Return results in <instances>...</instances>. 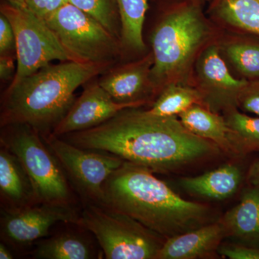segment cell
I'll use <instances>...</instances> for the list:
<instances>
[{"label": "cell", "instance_id": "cell-1", "mask_svg": "<svg viewBox=\"0 0 259 259\" xmlns=\"http://www.w3.org/2000/svg\"><path fill=\"white\" fill-rule=\"evenodd\" d=\"M70 144L115 155L153 172L171 171L218 153V146L188 131L177 116L125 109L101 125L61 136Z\"/></svg>", "mask_w": 259, "mask_h": 259}, {"label": "cell", "instance_id": "cell-2", "mask_svg": "<svg viewBox=\"0 0 259 259\" xmlns=\"http://www.w3.org/2000/svg\"><path fill=\"white\" fill-rule=\"evenodd\" d=\"M104 203L165 239L208 224L209 207L182 198L146 167L124 162L103 186Z\"/></svg>", "mask_w": 259, "mask_h": 259}, {"label": "cell", "instance_id": "cell-3", "mask_svg": "<svg viewBox=\"0 0 259 259\" xmlns=\"http://www.w3.org/2000/svg\"><path fill=\"white\" fill-rule=\"evenodd\" d=\"M106 67L79 61L48 66L10 85L5 93L1 125L24 124L41 135L51 133L72 106L80 86Z\"/></svg>", "mask_w": 259, "mask_h": 259}, {"label": "cell", "instance_id": "cell-4", "mask_svg": "<svg viewBox=\"0 0 259 259\" xmlns=\"http://www.w3.org/2000/svg\"><path fill=\"white\" fill-rule=\"evenodd\" d=\"M210 36L200 0L173 3L151 37L153 64L150 77L154 91L178 83Z\"/></svg>", "mask_w": 259, "mask_h": 259}, {"label": "cell", "instance_id": "cell-5", "mask_svg": "<svg viewBox=\"0 0 259 259\" xmlns=\"http://www.w3.org/2000/svg\"><path fill=\"white\" fill-rule=\"evenodd\" d=\"M1 146L20 160L33 186L38 203L71 204L69 179L41 134L24 124L5 126Z\"/></svg>", "mask_w": 259, "mask_h": 259}, {"label": "cell", "instance_id": "cell-6", "mask_svg": "<svg viewBox=\"0 0 259 259\" xmlns=\"http://www.w3.org/2000/svg\"><path fill=\"white\" fill-rule=\"evenodd\" d=\"M78 226L93 233L107 259H156L164 241L125 213L88 203Z\"/></svg>", "mask_w": 259, "mask_h": 259}, {"label": "cell", "instance_id": "cell-7", "mask_svg": "<svg viewBox=\"0 0 259 259\" xmlns=\"http://www.w3.org/2000/svg\"><path fill=\"white\" fill-rule=\"evenodd\" d=\"M44 20L76 61L106 66L120 54L118 37L71 3Z\"/></svg>", "mask_w": 259, "mask_h": 259}, {"label": "cell", "instance_id": "cell-8", "mask_svg": "<svg viewBox=\"0 0 259 259\" xmlns=\"http://www.w3.org/2000/svg\"><path fill=\"white\" fill-rule=\"evenodd\" d=\"M1 13L9 20L15 36L18 65L10 85L18 83L51 61H76L45 20L25 8L7 3L2 5Z\"/></svg>", "mask_w": 259, "mask_h": 259}, {"label": "cell", "instance_id": "cell-9", "mask_svg": "<svg viewBox=\"0 0 259 259\" xmlns=\"http://www.w3.org/2000/svg\"><path fill=\"white\" fill-rule=\"evenodd\" d=\"M41 136L83 198L88 203L102 205L105 182L125 161L110 153L78 147L51 133Z\"/></svg>", "mask_w": 259, "mask_h": 259}, {"label": "cell", "instance_id": "cell-10", "mask_svg": "<svg viewBox=\"0 0 259 259\" xmlns=\"http://www.w3.org/2000/svg\"><path fill=\"white\" fill-rule=\"evenodd\" d=\"M79 218L71 204L35 203L15 210L4 209L0 218L2 240L13 247H25L48 236L54 225L78 226Z\"/></svg>", "mask_w": 259, "mask_h": 259}, {"label": "cell", "instance_id": "cell-11", "mask_svg": "<svg viewBox=\"0 0 259 259\" xmlns=\"http://www.w3.org/2000/svg\"><path fill=\"white\" fill-rule=\"evenodd\" d=\"M196 72L199 90L207 105L226 109L237 106V98L248 80L237 79L220 53V48L210 44L202 49L197 57Z\"/></svg>", "mask_w": 259, "mask_h": 259}, {"label": "cell", "instance_id": "cell-12", "mask_svg": "<svg viewBox=\"0 0 259 259\" xmlns=\"http://www.w3.org/2000/svg\"><path fill=\"white\" fill-rule=\"evenodd\" d=\"M141 105L142 104L115 102L98 82L92 83L75 100L51 134L61 137L71 133L93 128L112 118L122 110L136 108Z\"/></svg>", "mask_w": 259, "mask_h": 259}, {"label": "cell", "instance_id": "cell-13", "mask_svg": "<svg viewBox=\"0 0 259 259\" xmlns=\"http://www.w3.org/2000/svg\"><path fill=\"white\" fill-rule=\"evenodd\" d=\"M152 53L141 60L121 66L107 74L99 84L115 102L144 105L146 97L155 93L151 81Z\"/></svg>", "mask_w": 259, "mask_h": 259}, {"label": "cell", "instance_id": "cell-14", "mask_svg": "<svg viewBox=\"0 0 259 259\" xmlns=\"http://www.w3.org/2000/svg\"><path fill=\"white\" fill-rule=\"evenodd\" d=\"M0 194L5 210L38 203L31 180L20 160L3 146L0 149Z\"/></svg>", "mask_w": 259, "mask_h": 259}, {"label": "cell", "instance_id": "cell-15", "mask_svg": "<svg viewBox=\"0 0 259 259\" xmlns=\"http://www.w3.org/2000/svg\"><path fill=\"white\" fill-rule=\"evenodd\" d=\"M226 236L221 222L210 223L166 239L157 259H194L217 249Z\"/></svg>", "mask_w": 259, "mask_h": 259}, {"label": "cell", "instance_id": "cell-16", "mask_svg": "<svg viewBox=\"0 0 259 259\" xmlns=\"http://www.w3.org/2000/svg\"><path fill=\"white\" fill-rule=\"evenodd\" d=\"M253 187L226 212L221 223L226 236L242 245L259 248V185Z\"/></svg>", "mask_w": 259, "mask_h": 259}, {"label": "cell", "instance_id": "cell-17", "mask_svg": "<svg viewBox=\"0 0 259 259\" xmlns=\"http://www.w3.org/2000/svg\"><path fill=\"white\" fill-rule=\"evenodd\" d=\"M179 119L191 133L214 143L225 152L234 156L242 154L232 138L226 119L217 112L196 104L179 115Z\"/></svg>", "mask_w": 259, "mask_h": 259}, {"label": "cell", "instance_id": "cell-18", "mask_svg": "<svg viewBox=\"0 0 259 259\" xmlns=\"http://www.w3.org/2000/svg\"><path fill=\"white\" fill-rule=\"evenodd\" d=\"M241 170L234 165H225L213 171L194 177L181 179L185 190L197 195L213 199L231 197L241 182Z\"/></svg>", "mask_w": 259, "mask_h": 259}, {"label": "cell", "instance_id": "cell-19", "mask_svg": "<svg viewBox=\"0 0 259 259\" xmlns=\"http://www.w3.org/2000/svg\"><path fill=\"white\" fill-rule=\"evenodd\" d=\"M209 11L218 21L259 37V0H210Z\"/></svg>", "mask_w": 259, "mask_h": 259}, {"label": "cell", "instance_id": "cell-20", "mask_svg": "<svg viewBox=\"0 0 259 259\" xmlns=\"http://www.w3.org/2000/svg\"><path fill=\"white\" fill-rule=\"evenodd\" d=\"M150 0H115L120 15L121 41L133 51L146 50L143 28Z\"/></svg>", "mask_w": 259, "mask_h": 259}, {"label": "cell", "instance_id": "cell-21", "mask_svg": "<svg viewBox=\"0 0 259 259\" xmlns=\"http://www.w3.org/2000/svg\"><path fill=\"white\" fill-rule=\"evenodd\" d=\"M94 251L86 240L69 233H60L40 243L32 253L37 259L93 258Z\"/></svg>", "mask_w": 259, "mask_h": 259}, {"label": "cell", "instance_id": "cell-22", "mask_svg": "<svg viewBox=\"0 0 259 259\" xmlns=\"http://www.w3.org/2000/svg\"><path fill=\"white\" fill-rule=\"evenodd\" d=\"M203 97L197 89L172 83L162 90L159 97L147 111L152 115L172 117L180 115L196 104H202Z\"/></svg>", "mask_w": 259, "mask_h": 259}, {"label": "cell", "instance_id": "cell-23", "mask_svg": "<svg viewBox=\"0 0 259 259\" xmlns=\"http://www.w3.org/2000/svg\"><path fill=\"white\" fill-rule=\"evenodd\" d=\"M223 50L243 79H259V37H238L223 45Z\"/></svg>", "mask_w": 259, "mask_h": 259}, {"label": "cell", "instance_id": "cell-24", "mask_svg": "<svg viewBox=\"0 0 259 259\" xmlns=\"http://www.w3.org/2000/svg\"><path fill=\"white\" fill-rule=\"evenodd\" d=\"M224 117L242 154L259 152V116L251 117L240 112L236 107H231L227 109Z\"/></svg>", "mask_w": 259, "mask_h": 259}, {"label": "cell", "instance_id": "cell-25", "mask_svg": "<svg viewBox=\"0 0 259 259\" xmlns=\"http://www.w3.org/2000/svg\"><path fill=\"white\" fill-rule=\"evenodd\" d=\"M69 3L82 10L117 37H121L117 29L120 18L115 0H69Z\"/></svg>", "mask_w": 259, "mask_h": 259}, {"label": "cell", "instance_id": "cell-26", "mask_svg": "<svg viewBox=\"0 0 259 259\" xmlns=\"http://www.w3.org/2000/svg\"><path fill=\"white\" fill-rule=\"evenodd\" d=\"M237 106L259 116V79L248 81L237 98Z\"/></svg>", "mask_w": 259, "mask_h": 259}, {"label": "cell", "instance_id": "cell-27", "mask_svg": "<svg viewBox=\"0 0 259 259\" xmlns=\"http://www.w3.org/2000/svg\"><path fill=\"white\" fill-rule=\"evenodd\" d=\"M69 2V0H25L22 8L45 20Z\"/></svg>", "mask_w": 259, "mask_h": 259}, {"label": "cell", "instance_id": "cell-28", "mask_svg": "<svg viewBox=\"0 0 259 259\" xmlns=\"http://www.w3.org/2000/svg\"><path fill=\"white\" fill-rule=\"evenodd\" d=\"M16 53L15 36L13 26L4 15H0V55Z\"/></svg>", "mask_w": 259, "mask_h": 259}, {"label": "cell", "instance_id": "cell-29", "mask_svg": "<svg viewBox=\"0 0 259 259\" xmlns=\"http://www.w3.org/2000/svg\"><path fill=\"white\" fill-rule=\"evenodd\" d=\"M219 253L230 259H259V248L245 245H226Z\"/></svg>", "mask_w": 259, "mask_h": 259}, {"label": "cell", "instance_id": "cell-30", "mask_svg": "<svg viewBox=\"0 0 259 259\" xmlns=\"http://www.w3.org/2000/svg\"><path fill=\"white\" fill-rule=\"evenodd\" d=\"M15 59H17L16 54L2 55L0 57V76L3 81L14 78Z\"/></svg>", "mask_w": 259, "mask_h": 259}, {"label": "cell", "instance_id": "cell-31", "mask_svg": "<svg viewBox=\"0 0 259 259\" xmlns=\"http://www.w3.org/2000/svg\"><path fill=\"white\" fill-rule=\"evenodd\" d=\"M247 180L252 186L259 185V161L254 162L250 166Z\"/></svg>", "mask_w": 259, "mask_h": 259}, {"label": "cell", "instance_id": "cell-32", "mask_svg": "<svg viewBox=\"0 0 259 259\" xmlns=\"http://www.w3.org/2000/svg\"><path fill=\"white\" fill-rule=\"evenodd\" d=\"M14 258L11 250L9 249L5 243H1L0 244V258L1 259H12Z\"/></svg>", "mask_w": 259, "mask_h": 259}, {"label": "cell", "instance_id": "cell-33", "mask_svg": "<svg viewBox=\"0 0 259 259\" xmlns=\"http://www.w3.org/2000/svg\"><path fill=\"white\" fill-rule=\"evenodd\" d=\"M7 3H9L15 6L23 7L25 0H4Z\"/></svg>", "mask_w": 259, "mask_h": 259}, {"label": "cell", "instance_id": "cell-34", "mask_svg": "<svg viewBox=\"0 0 259 259\" xmlns=\"http://www.w3.org/2000/svg\"><path fill=\"white\" fill-rule=\"evenodd\" d=\"M181 1V0H174V3H175V2H178Z\"/></svg>", "mask_w": 259, "mask_h": 259}]
</instances>
